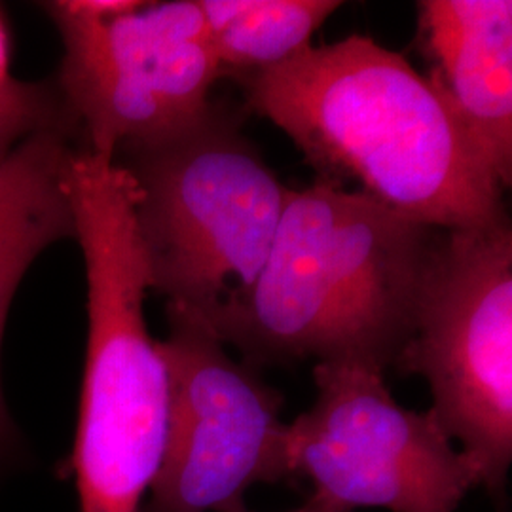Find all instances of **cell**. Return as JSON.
<instances>
[{
  "label": "cell",
  "instance_id": "6da1fadb",
  "mask_svg": "<svg viewBox=\"0 0 512 512\" xmlns=\"http://www.w3.org/2000/svg\"><path fill=\"white\" fill-rule=\"evenodd\" d=\"M245 107L289 135L315 179L355 181L437 230L507 219L505 186L425 74L372 37L308 46L236 80Z\"/></svg>",
  "mask_w": 512,
  "mask_h": 512
},
{
  "label": "cell",
  "instance_id": "7a4b0ae2",
  "mask_svg": "<svg viewBox=\"0 0 512 512\" xmlns=\"http://www.w3.org/2000/svg\"><path fill=\"white\" fill-rule=\"evenodd\" d=\"M439 232L327 179L289 188L253 291L207 327L255 368L313 359L385 372L410 338Z\"/></svg>",
  "mask_w": 512,
  "mask_h": 512
},
{
  "label": "cell",
  "instance_id": "3957f363",
  "mask_svg": "<svg viewBox=\"0 0 512 512\" xmlns=\"http://www.w3.org/2000/svg\"><path fill=\"white\" fill-rule=\"evenodd\" d=\"M112 162L131 181L150 293L205 325L238 308L270 256L289 192L238 116L213 103L190 128Z\"/></svg>",
  "mask_w": 512,
  "mask_h": 512
},
{
  "label": "cell",
  "instance_id": "277c9868",
  "mask_svg": "<svg viewBox=\"0 0 512 512\" xmlns=\"http://www.w3.org/2000/svg\"><path fill=\"white\" fill-rule=\"evenodd\" d=\"M86 264L88 344L74 433L80 512H143L162 467L169 376L147 325V264L133 202L118 184L74 203Z\"/></svg>",
  "mask_w": 512,
  "mask_h": 512
},
{
  "label": "cell",
  "instance_id": "5b68a950",
  "mask_svg": "<svg viewBox=\"0 0 512 512\" xmlns=\"http://www.w3.org/2000/svg\"><path fill=\"white\" fill-rule=\"evenodd\" d=\"M57 90L84 148L114 160L196 124L222 78L198 0H54Z\"/></svg>",
  "mask_w": 512,
  "mask_h": 512
},
{
  "label": "cell",
  "instance_id": "8992f818",
  "mask_svg": "<svg viewBox=\"0 0 512 512\" xmlns=\"http://www.w3.org/2000/svg\"><path fill=\"white\" fill-rule=\"evenodd\" d=\"M393 368L421 376L442 431L503 497L512 463V226L440 230Z\"/></svg>",
  "mask_w": 512,
  "mask_h": 512
},
{
  "label": "cell",
  "instance_id": "52a82bcc",
  "mask_svg": "<svg viewBox=\"0 0 512 512\" xmlns=\"http://www.w3.org/2000/svg\"><path fill=\"white\" fill-rule=\"evenodd\" d=\"M313 382L315 403L287 423L289 473L311 480L313 499L342 512H456L482 484L431 410L395 401L382 370L319 363Z\"/></svg>",
  "mask_w": 512,
  "mask_h": 512
},
{
  "label": "cell",
  "instance_id": "ba28073f",
  "mask_svg": "<svg viewBox=\"0 0 512 512\" xmlns=\"http://www.w3.org/2000/svg\"><path fill=\"white\" fill-rule=\"evenodd\" d=\"M164 461L143 512H249L258 484L289 473L283 399L198 317L167 306Z\"/></svg>",
  "mask_w": 512,
  "mask_h": 512
},
{
  "label": "cell",
  "instance_id": "9c48e42d",
  "mask_svg": "<svg viewBox=\"0 0 512 512\" xmlns=\"http://www.w3.org/2000/svg\"><path fill=\"white\" fill-rule=\"evenodd\" d=\"M416 46L439 92L505 190L512 181L511 0H421Z\"/></svg>",
  "mask_w": 512,
  "mask_h": 512
},
{
  "label": "cell",
  "instance_id": "30bf717a",
  "mask_svg": "<svg viewBox=\"0 0 512 512\" xmlns=\"http://www.w3.org/2000/svg\"><path fill=\"white\" fill-rule=\"evenodd\" d=\"M80 147V129L65 124L38 131L0 162V458L16 435L2 389L8 315L38 256L76 234L71 164Z\"/></svg>",
  "mask_w": 512,
  "mask_h": 512
},
{
  "label": "cell",
  "instance_id": "8fae6325",
  "mask_svg": "<svg viewBox=\"0 0 512 512\" xmlns=\"http://www.w3.org/2000/svg\"><path fill=\"white\" fill-rule=\"evenodd\" d=\"M222 78L283 65L311 46L338 0H198Z\"/></svg>",
  "mask_w": 512,
  "mask_h": 512
},
{
  "label": "cell",
  "instance_id": "7c38bea8",
  "mask_svg": "<svg viewBox=\"0 0 512 512\" xmlns=\"http://www.w3.org/2000/svg\"><path fill=\"white\" fill-rule=\"evenodd\" d=\"M76 124L61 93L48 82H21L0 93V162L38 131Z\"/></svg>",
  "mask_w": 512,
  "mask_h": 512
},
{
  "label": "cell",
  "instance_id": "4fadbf2b",
  "mask_svg": "<svg viewBox=\"0 0 512 512\" xmlns=\"http://www.w3.org/2000/svg\"><path fill=\"white\" fill-rule=\"evenodd\" d=\"M18 80L10 74V37L0 12V93L10 90Z\"/></svg>",
  "mask_w": 512,
  "mask_h": 512
},
{
  "label": "cell",
  "instance_id": "5bb4252c",
  "mask_svg": "<svg viewBox=\"0 0 512 512\" xmlns=\"http://www.w3.org/2000/svg\"><path fill=\"white\" fill-rule=\"evenodd\" d=\"M291 512H342L336 511V509H332L329 505H325V503H321V501H317V499H313L310 497L300 509H294Z\"/></svg>",
  "mask_w": 512,
  "mask_h": 512
}]
</instances>
